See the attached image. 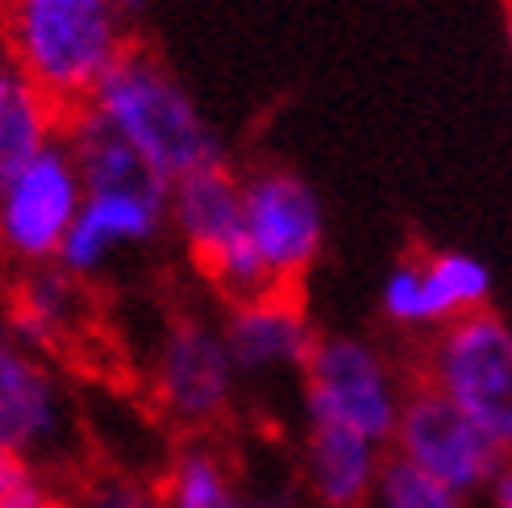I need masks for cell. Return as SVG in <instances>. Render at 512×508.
Returning <instances> with one entry per match:
<instances>
[{"instance_id":"15","label":"cell","mask_w":512,"mask_h":508,"mask_svg":"<svg viewBox=\"0 0 512 508\" xmlns=\"http://www.w3.org/2000/svg\"><path fill=\"white\" fill-rule=\"evenodd\" d=\"M159 492L167 508H250V500L234 488V459L213 434H196L179 446Z\"/></svg>"},{"instance_id":"13","label":"cell","mask_w":512,"mask_h":508,"mask_svg":"<svg viewBox=\"0 0 512 508\" xmlns=\"http://www.w3.org/2000/svg\"><path fill=\"white\" fill-rule=\"evenodd\" d=\"M163 213H167V205L138 200V196H113V192L84 196V209H80V217H75L59 259H63L67 271L88 275V271L100 267V259H105L113 246L155 238Z\"/></svg>"},{"instance_id":"7","label":"cell","mask_w":512,"mask_h":508,"mask_svg":"<svg viewBox=\"0 0 512 508\" xmlns=\"http://www.w3.org/2000/svg\"><path fill=\"white\" fill-rule=\"evenodd\" d=\"M229 346L204 321L175 313L163 334L159 367H155V396L167 417L188 438L213 434L229 413Z\"/></svg>"},{"instance_id":"16","label":"cell","mask_w":512,"mask_h":508,"mask_svg":"<svg viewBox=\"0 0 512 508\" xmlns=\"http://www.w3.org/2000/svg\"><path fill=\"white\" fill-rule=\"evenodd\" d=\"M63 508H167L159 484H142L138 475L109 463H71L59 488Z\"/></svg>"},{"instance_id":"4","label":"cell","mask_w":512,"mask_h":508,"mask_svg":"<svg viewBox=\"0 0 512 508\" xmlns=\"http://www.w3.org/2000/svg\"><path fill=\"white\" fill-rule=\"evenodd\" d=\"M392 438L396 454H404L408 463H417L433 479H442L458 496L504 475V450L417 367L404 379Z\"/></svg>"},{"instance_id":"18","label":"cell","mask_w":512,"mask_h":508,"mask_svg":"<svg viewBox=\"0 0 512 508\" xmlns=\"http://www.w3.org/2000/svg\"><path fill=\"white\" fill-rule=\"evenodd\" d=\"M0 508H63L59 492L38 479L21 450L0 442Z\"/></svg>"},{"instance_id":"23","label":"cell","mask_w":512,"mask_h":508,"mask_svg":"<svg viewBox=\"0 0 512 508\" xmlns=\"http://www.w3.org/2000/svg\"><path fill=\"white\" fill-rule=\"evenodd\" d=\"M9 5H13V0H0V13H5V9H9Z\"/></svg>"},{"instance_id":"17","label":"cell","mask_w":512,"mask_h":508,"mask_svg":"<svg viewBox=\"0 0 512 508\" xmlns=\"http://www.w3.org/2000/svg\"><path fill=\"white\" fill-rule=\"evenodd\" d=\"M371 508H463V496L417 463H408L404 454H392L379 463Z\"/></svg>"},{"instance_id":"1","label":"cell","mask_w":512,"mask_h":508,"mask_svg":"<svg viewBox=\"0 0 512 508\" xmlns=\"http://www.w3.org/2000/svg\"><path fill=\"white\" fill-rule=\"evenodd\" d=\"M0 38L63 125L92 105L130 50L117 0H13L0 13Z\"/></svg>"},{"instance_id":"14","label":"cell","mask_w":512,"mask_h":508,"mask_svg":"<svg viewBox=\"0 0 512 508\" xmlns=\"http://www.w3.org/2000/svg\"><path fill=\"white\" fill-rule=\"evenodd\" d=\"M379 475L375 442L334 421H309V484L325 508L371 504Z\"/></svg>"},{"instance_id":"22","label":"cell","mask_w":512,"mask_h":508,"mask_svg":"<svg viewBox=\"0 0 512 508\" xmlns=\"http://www.w3.org/2000/svg\"><path fill=\"white\" fill-rule=\"evenodd\" d=\"M504 17H508V42H512V0H504Z\"/></svg>"},{"instance_id":"2","label":"cell","mask_w":512,"mask_h":508,"mask_svg":"<svg viewBox=\"0 0 512 508\" xmlns=\"http://www.w3.org/2000/svg\"><path fill=\"white\" fill-rule=\"evenodd\" d=\"M92 109L130 142L138 155L175 188L184 175L221 163L209 125L200 121L188 92L175 84L155 50L130 42L109 80L96 88Z\"/></svg>"},{"instance_id":"19","label":"cell","mask_w":512,"mask_h":508,"mask_svg":"<svg viewBox=\"0 0 512 508\" xmlns=\"http://www.w3.org/2000/svg\"><path fill=\"white\" fill-rule=\"evenodd\" d=\"M496 508H512V471L496 479Z\"/></svg>"},{"instance_id":"5","label":"cell","mask_w":512,"mask_h":508,"mask_svg":"<svg viewBox=\"0 0 512 508\" xmlns=\"http://www.w3.org/2000/svg\"><path fill=\"white\" fill-rule=\"evenodd\" d=\"M84 209V175L63 138L21 167L0 188V246L21 267H46L63 254L75 217Z\"/></svg>"},{"instance_id":"20","label":"cell","mask_w":512,"mask_h":508,"mask_svg":"<svg viewBox=\"0 0 512 508\" xmlns=\"http://www.w3.org/2000/svg\"><path fill=\"white\" fill-rule=\"evenodd\" d=\"M9 288H13V279H9V254H5V246H0V304L9 300Z\"/></svg>"},{"instance_id":"12","label":"cell","mask_w":512,"mask_h":508,"mask_svg":"<svg viewBox=\"0 0 512 508\" xmlns=\"http://www.w3.org/2000/svg\"><path fill=\"white\" fill-rule=\"evenodd\" d=\"M229 359L246 371H259L271 363H296L304 371L317 346L304 309V288H279L263 300L238 304L225 329Z\"/></svg>"},{"instance_id":"6","label":"cell","mask_w":512,"mask_h":508,"mask_svg":"<svg viewBox=\"0 0 512 508\" xmlns=\"http://www.w3.org/2000/svg\"><path fill=\"white\" fill-rule=\"evenodd\" d=\"M304 396L309 421H334L375 446L396 434L400 400L388 384V371L367 346L350 338H317L304 363Z\"/></svg>"},{"instance_id":"8","label":"cell","mask_w":512,"mask_h":508,"mask_svg":"<svg viewBox=\"0 0 512 508\" xmlns=\"http://www.w3.org/2000/svg\"><path fill=\"white\" fill-rule=\"evenodd\" d=\"M246 230L279 284L304 288L321 250V209L292 171H259L246 180Z\"/></svg>"},{"instance_id":"21","label":"cell","mask_w":512,"mask_h":508,"mask_svg":"<svg viewBox=\"0 0 512 508\" xmlns=\"http://www.w3.org/2000/svg\"><path fill=\"white\" fill-rule=\"evenodd\" d=\"M142 5H146V0H117V9H121V13H138Z\"/></svg>"},{"instance_id":"10","label":"cell","mask_w":512,"mask_h":508,"mask_svg":"<svg viewBox=\"0 0 512 508\" xmlns=\"http://www.w3.org/2000/svg\"><path fill=\"white\" fill-rule=\"evenodd\" d=\"M171 200L188 259L200 275L246 234V184L225 163H209L184 175L171 188Z\"/></svg>"},{"instance_id":"9","label":"cell","mask_w":512,"mask_h":508,"mask_svg":"<svg viewBox=\"0 0 512 508\" xmlns=\"http://www.w3.org/2000/svg\"><path fill=\"white\" fill-rule=\"evenodd\" d=\"M488 288L492 279L483 263L417 246L383 284V313L400 325H446L463 313L488 309Z\"/></svg>"},{"instance_id":"11","label":"cell","mask_w":512,"mask_h":508,"mask_svg":"<svg viewBox=\"0 0 512 508\" xmlns=\"http://www.w3.org/2000/svg\"><path fill=\"white\" fill-rule=\"evenodd\" d=\"M59 388L55 375L25 346L9 325H0V442L21 450L30 459V450H42L59 434Z\"/></svg>"},{"instance_id":"3","label":"cell","mask_w":512,"mask_h":508,"mask_svg":"<svg viewBox=\"0 0 512 508\" xmlns=\"http://www.w3.org/2000/svg\"><path fill=\"white\" fill-rule=\"evenodd\" d=\"M417 371L429 375L504 454L512 450V329L492 309L446 321L421 350Z\"/></svg>"}]
</instances>
